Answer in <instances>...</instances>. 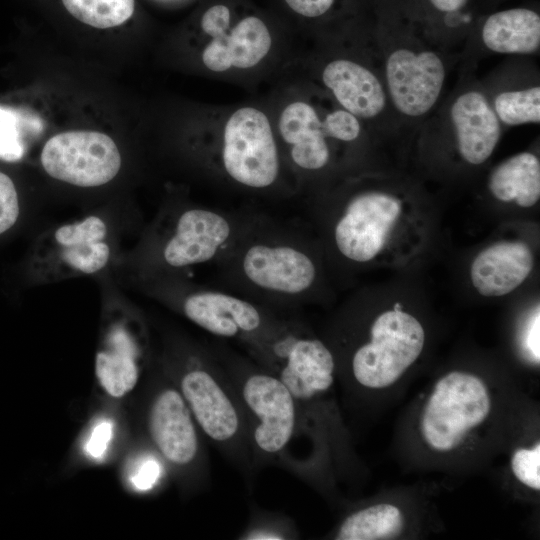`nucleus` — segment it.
Instances as JSON below:
<instances>
[{"label": "nucleus", "mask_w": 540, "mask_h": 540, "mask_svg": "<svg viewBox=\"0 0 540 540\" xmlns=\"http://www.w3.org/2000/svg\"><path fill=\"white\" fill-rule=\"evenodd\" d=\"M113 435V423L110 419H101L92 427L84 444L85 453L100 459L104 456Z\"/></svg>", "instance_id": "31"}, {"label": "nucleus", "mask_w": 540, "mask_h": 540, "mask_svg": "<svg viewBox=\"0 0 540 540\" xmlns=\"http://www.w3.org/2000/svg\"><path fill=\"white\" fill-rule=\"evenodd\" d=\"M40 161L50 177L83 188L109 183L122 165L114 140L91 130L65 131L52 136L41 150Z\"/></svg>", "instance_id": "11"}, {"label": "nucleus", "mask_w": 540, "mask_h": 540, "mask_svg": "<svg viewBox=\"0 0 540 540\" xmlns=\"http://www.w3.org/2000/svg\"><path fill=\"white\" fill-rule=\"evenodd\" d=\"M179 391L204 435L239 468L248 470L254 453L246 413L213 349L191 357L180 376Z\"/></svg>", "instance_id": "5"}, {"label": "nucleus", "mask_w": 540, "mask_h": 540, "mask_svg": "<svg viewBox=\"0 0 540 540\" xmlns=\"http://www.w3.org/2000/svg\"><path fill=\"white\" fill-rule=\"evenodd\" d=\"M457 150L471 165L485 163L493 154L501 126L490 100L479 89L468 88L455 95L448 109Z\"/></svg>", "instance_id": "14"}, {"label": "nucleus", "mask_w": 540, "mask_h": 540, "mask_svg": "<svg viewBox=\"0 0 540 540\" xmlns=\"http://www.w3.org/2000/svg\"><path fill=\"white\" fill-rule=\"evenodd\" d=\"M197 424L178 389L158 392L148 413L150 437L160 454L172 465L188 467L200 457Z\"/></svg>", "instance_id": "13"}, {"label": "nucleus", "mask_w": 540, "mask_h": 540, "mask_svg": "<svg viewBox=\"0 0 540 540\" xmlns=\"http://www.w3.org/2000/svg\"><path fill=\"white\" fill-rule=\"evenodd\" d=\"M20 213L19 197L12 179L0 171V235L11 229Z\"/></svg>", "instance_id": "28"}, {"label": "nucleus", "mask_w": 540, "mask_h": 540, "mask_svg": "<svg viewBox=\"0 0 540 540\" xmlns=\"http://www.w3.org/2000/svg\"><path fill=\"white\" fill-rule=\"evenodd\" d=\"M289 7L296 13L308 17L317 18L328 13L336 0H285Z\"/></svg>", "instance_id": "33"}, {"label": "nucleus", "mask_w": 540, "mask_h": 540, "mask_svg": "<svg viewBox=\"0 0 540 540\" xmlns=\"http://www.w3.org/2000/svg\"><path fill=\"white\" fill-rule=\"evenodd\" d=\"M78 21L100 29L125 23L134 13L135 0H61Z\"/></svg>", "instance_id": "26"}, {"label": "nucleus", "mask_w": 540, "mask_h": 540, "mask_svg": "<svg viewBox=\"0 0 540 540\" xmlns=\"http://www.w3.org/2000/svg\"><path fill=\"white\" fill-rule=\"evenodd\" d=\"M507 0H480L483 12H488L494 9Z\"/></svg>", "instance_id": "35"}, {"label": "nucleus", "mask_w": 540, "mask_h": 540, "mask_svg": "<svg viewBox=\"0 0 540 540\" xmlns=\"http://www.w3.org/2000/svg\"><path fill=\"white\" fill-rule=\"evenodd\" d=\"M539 330H540V317L539 307L533 314L532 319L528 323L523 337V345L526 352L529 354L530 359L534 363L539 364L540 361V349H539Z\"/></svg>", "instance_id": "34"}, {"label": "nucleus", "mask_w": 540, "mask_h": 540, "mask_svg": "<svg viewBox=\"0 0 540 540\" xmlns=\"http://www.w3.org/2000/svg\"><path fill=\"white\" fill-rule=\"evenodd\" d=\"M151 295L176 308L213 336L233 339L247 350L272 336L284 318L236 293L196 285L182 276L150 279Z\"/></svg>", "instance_id": "6"}, {"label": "nucleus", "mask_w": 540, "mask_h": 540, "mask_svg": "<svg viewBox=\"0 0 540 540\" xmlns=\"http://www.w3.org/2000/svg\"><path fill=\"white\" fill-rule=\"evenodd\" d=\"M322 81L343 109L358 119L384 120L393 111L383 76L356 61H330L322 71Z\"/></svg>", "instance_id": "15"}, {"label": "nucleus", "mask_w": 540, "mask_h": 540, "mask_svg": "<svg viewBox=\"0 0 540 540\" xmlns=\"http://www.w3.org/2000/svg\"><path fill=\"white\" fill-rule=\"evenodd\" d=\"M214 266L224 290L274 311L296 308L318 280L317 262L296 227L260 213Z\"/></svg>", "instance_id": "1"}, {"label": "nucleus", "mask_w": 540, "mask_h": 540, "mask_svg": "<svg viewBox=\"0 0 540 540\" xmlns=\"http://www.w3.org/2000/svg\"><path fill=\"white\" fill-rule=\"evenodd\" d=\"M511 470L523 485L540 490V443L517 449L511 457Z\"/></svg>", "instance_id": "27"}, {"label": "nucleus", "mask_w": 540, "mask_h": 540, "mask_svg": "<svg viewBox=\"0 0 540 540\" xmlns=\"http://www.w3.org/2000/svg\"><path fill=\"white\" fill-rule=\"evenodd\" d=\"M42 130V122L29 111L0 104V159L16 162L26 152L28 133Z\"/></svg>", "instance_id": "24"}, {"label": "nucleus", "mask_w": 540, "mask_h": 540, "mask_svg": "<svg viewBox=\"0 0 540 540\" xmlns=\"http://www.w3.org/2000/svg\"><path fill=\"white\" fill-rule=\"evenodd\" d=\"M401 201L382 191L352 196L333 227V241L345 259L365 263L376 257L401 213Z\"/></svg>", "instance_id": "12"}, {"label": "nucleus", "mask_w": 540, "mask_h": 540, "mask_svg": "<svg viewBox=\"0 0 540 540\" xmlns=\"http://www.w3.org/2000/svg\"><path fill=\"white\" fill-rule=\"evenodd\" d=\"M403 13L438 43L470 37L484 13L480 0H394Z\"/></svg>", "instance_id": "20"}, {"label": "nucleus", "mask_w": 540, "mask_h": 540, "mask_svg": "<svg viewBox=\"0 0 540 540\" xmlns=\"http://www.w3.org/2000/svg\"><path fill=\"white\" fill-rule=\"evenodd\" d=\"M534 256L522 241H500L483 249L473 260L470 276L483 296L506 295L520 286L531 273Z\"/></svg>", "instance_id": "17"}, {"label": "nucleus", "mask_w": 540, "mask_h": 540, "mask_svg": "<svg viewBox=\"0 0 540 540\" xmlns=\"http://www.w3.org/2000/svg\"><path fill=\"white\" fill-rule=\"evenodd\" d=\"M382 40V76L394 113L414 122L428 117L445 92L449 63L438 43L394 0H375Z\"/></svg>", "instance_id": "2"}, {"label": "nucleus", "mask_w": 540, "mask_h": 540, "mask_svg": "<svg viewBox=\"0 0 540 540\" xmlns=\"http://www.w3.org/2000/svg\"><path fill=\"white\" fill-rule=\"evenodd\" d=\"M293 528L283 520H257L249 526L241 539L247 540H282L293 538Z\"/></svg>", "instance_id": "30"}, {"label": "nucleus", "mask_w": 540, "mask_h": 540, "mask_svg": "<svg viewBox=\"0 0 540 540\" xmlns=\"http://www.w3.org/2000/svg\"><path fill=\"white\" fill-rule=\"evenodd\" d=\"M230 23V11L225 5H214L202 16L201 27L212 38L226 32Z\"/></svg>", "instance_id": "32"}, {"label": "nucleus", "mask_w": 540, "mask_h": 540, "mask_svg": "<svg viewBox=\"0 0 540 540\" xmlns=\"http://www.w3.org/2000/svg\"><path fill=\"white\" fill-rule=\"evenodd\" d=\"M491 411L486 383L466 371H451L434 385L419 418L425 444L435 452L448 453L464 444Z\"/></svg>", "instance_id": "7"}, {"label": "nucleus", "mask_w": 540, "mask_h": 540, "mask_svg": "<svg viewBox=\"0 0 540 540\" xmlns=\"http://www.w3.org/2000/svg\"><path fill=\"white\" fill-rule=\"evenodd\" d=\"M259 213L187 206L162 212L145 238L142 264L149 279L182 276L223 257Z\"/></svg>", "instance_id": "3"}, {"label": "nucleus", "mask_w": 540, "mask_h": 540, "mask_svg": "<svg viewBox=\"0 0 540 540\" xmlns=\"http://www.w3.org/2000/svg\"><path fill=\"white\" fill-rule=\"evenodd\" d=\"M271 47V37L264 22L254 16L241 20L230 34L223 32L204 49V65L215 72L250 68L259 63Z\"/></svg>", "instance_id": "21"}, {"label": "nucleus", "mask_w": 540, "mask_h": 540, "mask_svg": "<svg viewBox=\"0 0 540 540\" xmlns=\"http://www.w3.org/2000/svg\"><path fill=\"white\" fill-rule=\"evenodd\" d=\"M160 474L159 461L154 456L146 454L138 457L131 465L129 481L135 489L145 491L157 483Z\"/></svg>", "instance_id": "29"}, {"label": "nucleus", "mask_w": 540, "mask_h": 540, "mask_svg": "<svg viewBox=\"0 0 540 540\" xmlns=\"http://www.w3.org/2000/svg\"><path fill=\"white\" fill-rule=\"evenodd\" d=\"M279 130L284 142L290 145L291 161L299 169L317 172L328 166V139L333 138L324 119L320 120L311 105L301 101L289 104L281 113Z\"/></svg>", "instance_id": "19"}, {"label": "nucleus", "mask_w": 540, "mask_h": 540, "mask_svg": "<svg viewBox=\"0 0 540 540\" xmlns=\"http://www.w3.org/2000/svg\"><path fill=\"white\" fill-rule=\"evenodd\" d=\"M490 102L503 125L519 126L540 122L539 85L499 91Z\"/></svg>", "instance_id": "25"}, {"label": "nucleus", "mask_w": 540, "mask_h": 540, "mask_svg": "<svg viewBox=\"0 0 540 540\" xmlns=\"http://www.w3.org/2000/svg\"><path fill=\"white\" fill-rule=\"evenodd\" d=\"M141 346L124 318L114 319L107 327L95 357V373L102 388L119 398L130 392L139 378Z\"/></svg>", "instance_id": "18"}, {"label": "nucleus", "mask_w": 540, "mask_h": 540, "mask_svg": "<svg viewBox=\"0 0 540 540\" xmlns=\"http://www.w3.org/2000/svg\"><path fill=\"white\" fill-rule=\"evenodd\" d=\"M472 33L496 54L533 55L540 49V13L535 4L483 13ZM471 33V34H472Z\"/></svg>", "instance_id": "16"}, {"label": "nucleus", "mask_w": 540, "mask_h": 540, "mask_svg": "<svg viewBox=\"0 0 540 540\" xmlns=\"http://www.w3.org/2000/svg\"><path fill=\"white\" fill-rule=\"evenodd\" d=\"M425 332L421 323L399 305L378 315L370 327V340L351 357L355 381L368 389L393 385L423 351Z\"/></svg>", "instance_id": "9"}, {"label": "nucleus", "mask_w": 540, "mask_h": 540, "mask_svg": "<svg viewBox=\"0 0 540 540\" xmlns=\"http://www.w3.org/2000/svg\"><path fill=\"white\" fill-rule=\"evenodd\" d=\"M402 511L389 503L374 504L349 514L340 524L337 540H382L398 536L404 527Z\"/></svg>", "instance_id": "23"}, {"label": "nucleus", "mask_w": 540, "mask_h": 540, "mask_svg": "<svg viewBox=\"0 0 540 540\" xmlns=\"http://www.w3.org/2000/svg\"><path fill=\"white\" fill-rule=\"evenodd\" d=\"M233 382L248 420L254 456L291 462V444L304 430L295 400L277 375L226 346L213 349Z\"/></svg>", "instance_id": "4"}, {"label": "nucleus", "mask_w": 540, "mask_h": 540, "mask_svg": "<svg viewBox=\"0 0 540 540\" xmlns=\"http://www.w3.org/2000/svg\"><path fill=\"white\" fill-rule=\"evenodd\" d=\"M221 162L226 174L246 188L263 190L276 183L280 159L264 113L244 107L230 116L224 129Z\"/></svg>", "instance_id": "10"}, {"label": "nucleus", "mask_w": 540, "mask_h": 540, "mask_svg": "<svg viewBox=\"0 0 540 540\" xmlns=\"http://www.w3.org/2000/svg\"><path fill=\"white\" fill-rule=\"evenodd\" d=\"M488 188L500 201H514L521 207L535 205L540 198L539 158L531 152L507 158L491 172Z\"/></svg>", "instance_id": "22"}, {"label": "nucleus", "mask_w": 540, "mask_h": 540, "mask_svg": "<svg viewBox=\"0 0 540 540\" xmlns=\"http://www.w3.org/2000/svg\"><path fill=\"white\" fill-rule=\"evenodd\" d=\"M109 224L99 215H87L45 231L34 248L31 269L38 283L94 275L113 258Z\"/></svg>", "instance_id": "8"}]
</instances>
